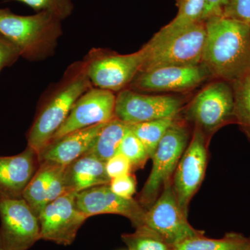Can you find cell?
Instances as JSON below:
<instances>
[{
  "label": "cell",
  "instance_id": "cell-1",
  "mask_svg": "<svg viewBox=\"0 0 250 250\" xmlns=\"http://www.w3.org/2000/svg\"><path fill=\"white\" fill-rule=\"evenodd\" d=\"M202 63L210 76L229 83L250 72V25L218 16L205 21Z\"/></svg>",
  "mask_w": 250,
  "mask_h": 250
},
{
  "label": "cell",
  "instance_id": "cell-2",
  "mask_svg": "<svg viewBox=\"0 0 250 250\" xmlns=\"http://www.w3.org/2000/svg\"><path fill=\"white\" fill-rule=\"evenodd\" d=\"M59 18L47 11L31 16H20L9 9H0V35L29 61L45 58L55 49L62 34Z\"/></svg>",
  "mask_w": 250,
  "mask_h": 250
},
{
  "label": "cell",
  "instance_id": "cell-3",
  "mask_svg": "<svg viewBox=\"0 0 250 250\" xmlns=\"http://www.w3.org/2000/svg\"><path fill=\"white\" fill-rule=\"evenodd\" d=\"M91 88L85 62L73 65L36 118L28 133V147L39 154L52 141L78 99Z\"/></svg>",
  "mask_w": 250,
  "mask_h": 250
},
{
  "label": "cell",
  "instance_id": "cell-4",
  "mask_svg": "<svg viewBox=\"0 0 250 250\" xmlns=\"http://www.w3.org/2000/svg\"><path fill=\"white\" fill-rule=\"evenodd\" d=\"M206 39L205 22L175 32L158 31L143 46L139 72L166 66H195L202 63Z\"/></svg>",
  "mask_w": 250,
  "mask_h": 250
},
{
  "label": "cell",
  "instance_id": "cell-5",
  "mask_svg": "<svg viewBox=\"0 0 250 250\" xmlns=\"http://www.w3.org/2000/svg\"><path fill=\"white\" fill-rule=\"evenodd\" d=\"M188 139L187 126L177 120L161 139L152 157V171L136 200L145 209L152 207L167 182L172 179Z\"/></svg>",
  "mask_w": 250,
  "mask_h": 250
},
{
  "label": "cell",
  "instance_id": "cell-6",
  "mask_svg": "<svg viewBox=\"0 0 250 250\" xmlns=\"http://www.w3.org/2000/svg\"><path fill=\"white\" fill-rule=\"evenodd\" d=\"M0 250H29L41 240L39 218L22 198L0 196Z\"/></svg>",
  "mask_w": 250,
  "mask_h": 250
},
{
  "label": "cell",
  "instance_id": "cell-7",
  "mask_svg": "<svg viewBox=\"0 0 250 250\" xmlns=\"http://www.w3.org/2000/svg\"><path fill=\"white\" fill-rule=\"evenodd\" d=\"M187 117L205 135L235 122L232 85L223 80L207 85L189 104Z\"/></svg>",
  "mask_w": 250,
  "mask_h": 250
},
{
  "label": "cell",
  "instance_id": "cell-8",
  "mask_svg": "<svg viewBox=\"0 0 250 250\" xmlns=\"http://www.w3.org/2000/svg\"><path fill=\"white\" fill-rule=\"evenodd\" d=\"M145 225L174 246L190 238L205 235V231L190 225L188 217L181 210L174 193L172 179L167 182L152 207L146 210Z\"/></svg>",
  "mask_w": 250,
  "mask_h": 250
},
{
  "label": "cell",
  "instance_id": "cell-9",
  "mask_svg": "<svg viewBox=\"0 0 250 250\" xmlns=\"http://www.w3.org/2000/svg\"><path fill=\"white\" fill-rule=\"evenodd\" d=\"M84 62L87 76L95 88L121 91L130 85L141 70L143 51L141 49L123 55L93 52Z\"/></svg>",
  "mask_w": 250,
  "mask_h": 250
},
{
  "label": "cell",
  "instance_id": "cell-10",
  "mask_svg": "<svg viewBox=\"0 0 250 250\" xmlns=\"http://www.w3.org/2000/svg\"><path fill=\"white\" fill-rule=\"evenodd\" d=\"M75 192H66L46 206L39 218L41 240L68 246L88 217L77 207Z\"/></svg>",
  "mask_w": 250,
  "mask_h": 250
},
{
  "label": "cell",
  "instance_id": "cell-11",
  "mask_svg": "<svg viewBox=\"0 0 250 250\" xmlns=\"http://www.w3.org/2000/svg\"><path fill=\"white\" fill-rule=\"evenodd\" d=\"M206 135L195 127L172 177V186L181 210L188 216L189 205L203 181L207 165Z\"/></svg>",
  "mask_w": 250,
  "mask_h": 250
},
{
  "label": "cell",
  "instance_id": "cell-12",
  "mask_svg": "<svg viewBox=\"0 0 250 250\" xmlns=\"http://www.w3.org/2000/svg\"><path fill=\"white\" fill-rule=\"evenodd\" d=\"M183 100L172 95H151L124 89L116 96L115 116L129 124L176 118Z\"/></svg>",
  "mask_w": 250,
  "mask_h": 250
},
{
  "label": "cell",
  "instance_id": "cell-13",
  "mask_svg": "<svg viewBox=\"0 0 250 250\" xmlns=\"http://www.w3.org/2000/svg\"><path fill=\"white\" fill-rule=\"evenodd\" d=\"M210 77L203 64L158 67L138 73L130 83L136 91L181 92L196 88Z\"/></svg>",
  "mask_w": 250,
  "mask_h": 250
},
{
  "label": "cell",
  "instance_id": "cell-14",
  "mask_svg": "<svg viewBox=\"0 0 250 250\" xmlns=\"http://www.w3.org/2000/svg\"><path fill=\"white\" fill-rule=\"evenodd\" d=\"M116 100L113 92L98 88H90L78 99L52 141L72 131L113 119L116 117Z\"/></svg>",
  "mask_w": 250,
  "mask_h": 250
},
{
  "label": "cell",
  "instance_id": "cell-15",
  "mask_svg": "<svg viewBox=\"0 0 250 250\" xmlns=\"http://www.w3.org/2000/svg\"><path fill=\"white\" fill-rule=\"evenodd\" d=\"M77 208L88 218L100 214L123 215L135 229L145 225L146 210L134 198H123L107 185L90 188L76 194Z\"/></svg>",
  "mask_w": 250,
  "mask_h": 250
},
{
  "label": "cell",
  "instance_id": "cell-16",
  "mask_svg": "<svg viewBox=\"0 0 250 250\" xmlns=\"http://www.w3.org/2000/svg\"><path fill=\"white\" fill-rule=\"evenodd\" d=\"M65 168V166L47 161L39 164L22 194V198L37 217L49 203L66 193Z\"/></svg>",
  "mask_w": 250,
  "mask_h": 250
},
{
  "label": "cell",
  "instance_id": "cell-17",
  "mask_svg": "<svg viewBox=\"0 0 250 250\" xmlns=\"http://www.w3.org/2000/svg\"><path fill=\"white\" fill-rule=\"evenodd\" d=\"M39 164V154L28 146L17 155L0 156V196L22 197Z\"/></svg>",
  "mask_w": 250,
  "mask_h": 250
},
{
  "label": "cell",
  "instance_id": "cell-18",
  "mask_svg": "<svg viewBox=\"0 0 250 250\" xmlns=\"http://www.w3.org/2000/svg\"><path fill=\"white\" fill-rule=\"evenodd\" d=\"M105 123L72 131L51 141L39 153V163L47 161L68 165L89 152Z\"/></svg>",
  "mask_w": 250,
  "mask_h": 250
},
{
  "label": "cell",
  "instance_id": "cell-19",
  "mask_svg": "<svg viewBox=\"0 0 250 250\" xmlns=\"http://www.w3.org/2000/svg\"><path fill=\"white\" fill-rule=\"evenodd\" d=\"M67 192H77L98 186L107 185L111 179L106 170V163L87 153L65 166Z\"/></svg>",
  "mask_w": 250,
  "mask_h": 250
},
{
  "label": "cell",
  "instance_id": "cell-20",
  "mask_svg": "<svg viewBox=\"0 0 250 250\" xmlns=\"http://www.w3.org/2000/svg\"><path fill=\"white\" fill-rule=\"evenodd\" d=\"M129 129V123L115 117L104 125L95 145L88 153L106 163L118 154L120 145Z\"/></svg>",
  "mask_w": 250,
  "mask_h": 250
},
{
  "label": "cell",
  "instance_id": "cell-21",
  "mask_svg": "<svg viewBox=\"0 0 250 250\" xmlns=\"http://www.w3.org/2000/svg\"><path fill=\"white\" fill-rule=\"evenodd\" d=\"M250 236L241 233L229 232L215 239L203 236L195 237L174 246V250H250Z\"/></svg>",
  "mask_w": 250,
  "mask_h": 250
},
{
  "label": "cell",
  "instance_id": "cell-22",
  "mask_svg": "<svg viewBox=\"0 0 250 250\" xmlns=\"http://www.w3.org/2000/svg\"><path fill=\"white\" fill-rule=\"evenodd\" d=\"M177 120L176 117L129 124V129L142 142L149 159H152L161 139Z\"/></svg>",
  "mask_w": 250,
  "mask_h": 250
},
{
  "label": "cell",
  "instance_id": "cell-23",
  "mask_svg": "<svg viewBox=\"0 0 250 250\" xmlns=\"http://www.w3.org/2000/svg\"><path fill=\"white\" fill-rule=\"evenodd\" d=\"M178 12L176 17L161 28L160 32L164 34L175 32L190 27L197 23L203 22L205 0H176Z\"/></svg>",
  "mask_w": 250,
  "mask_h": 250
},
{
  "label": "cell",
  "instance_id": "cell-24",
  "mask_svg": "<svg viewBox=\"0 0 250 250\" xmlns=\"http://www.w3.org/2000/svg\"><path fill=\"white\" fill-rule=\"evenodd\" d=\"M234 97V121L250 141V72L231 83Z\"/></svg>",
  "mask_w": 250,
  "mask_h": 250
},
{
  "label": "cell",
  "instance_id": "cell-25",
  "mask_svg": "<svg viewBox=\"0 0 250 250\" xmlns=\"http://www.w3.org/2000/svg\"><path fill=\"white\" fill-rule=\"evenodd\" d=\"M122 241L128 250H174V246L146 225L136 228L134 233H123Z\"/></svg>",
  "mask_w": 250,
  "mask_h": 250
},
{
  "label": "cell",
  "instance_id": "cell-26",
  "mask_svg": "<svg viewBox=\"0 0 250 250\" xmlns=\"http://www.w3.org/2000/svg\"><path fill=\"white\" fill-rule=\"evenodd\" d=\"M118 152L126 156L133 170L143 168L149 159L147 150L139 138L129 129L120 145Z\"/></svg>",
  "mask_w": 250,
  "mask_h": 250
},
{
  "label": "cell",
  "instance_id": "cell-27",
  "mask_svg": "<svg viewBox=\"0 0 250 250\" xmlns=\"http://www.w3.org/2000/svg\"><path fill=\"white\" fill-rule=\"evenodd\" d=\"M27 5L36 12L47 11L61 21L70 16L73 11L71 0H16Z\"/></svg>",
  "mask_w": 250,
  "mask_h": 250
},
{
  "label": "cell",
  "instance_id": "cell-28",
  "mask_svg": "<svg viewBox=\"0 0 250 250\" xmlns=\"http://www.w3.org/2000/svg\"><path fill=\"white\" fill-rule=\"evenodd\" d=\"M223 16L250 25V0H229Z\"/></svg>",
  "mask_w": 250,
  "mask_h": 250
},
{
  "label": "cell",
  "instance_id": "cell-29",
  "mask_svg": "<svg viewBox=\"0 0 250 250\" xmlns=\"http://www.w3.org/2000/svg\"><path fill=\"white\" fill-rule=\"evenodd\" d=\"M109 187L112 191L123 198H133L136 190V177L130 173L123 177L112 179Z\"/></svg>",
  "mask_w": 250,
  "mask_h": 250
},
{
  "label": "cell",
  "instance_id": "cell-30",
  "mask_svg": "<svg viewBox=\"0 0 250 250\" xmlns=\"http://www.w3.org/2000/svg\"><path fill=\"white\" fill-rule=\"evenodd\" d=\"M106 170L108 177L112 179L131 173L132 167L129 159L118 152L106 161Z\"/></svg>",
  "mask_w": 250,
  "mask_h": 250
},
{
  "label": "cell",
  "instance_id": "cell-31",
  "mask_svg": "<svg viewBox=\"0 0 250 250\" xmlns=\"http://www.w3.org/2000/svg\"><path fill=\"white\" fill-rule=\"evenodd\" d=\"M20 57L21 54L17 47L0 35V72L4 67L13 65Z\"/></svg>",
  "mask_w": 250,
  "mask_h": 250
},
{
  "label": "cell",
  "instance_id": "cell-32",
  "mask_svg": "<svg viewBox=\"0 0 250 250\" xmlns=\"http://www.w3.org/2000/svg\"><path fill=\"white\" fill-rule=\"evenodd\" d=\"M229 0H205L202 21L205 22L210 18L223 16Z\"/></svg>",
  "mask_w": 250,
  "mask_h": 250
},
{
  "label": "cell",
  "instance_id": "cell-33",
  "mask_svg": "<svg viewBox=\"0 0 250 250\" xmlns=\"http://www.w3.org/2000/svg\"></svg>",
  "mask_w": 250,
  "mask_h": 250
}]
</instances>
